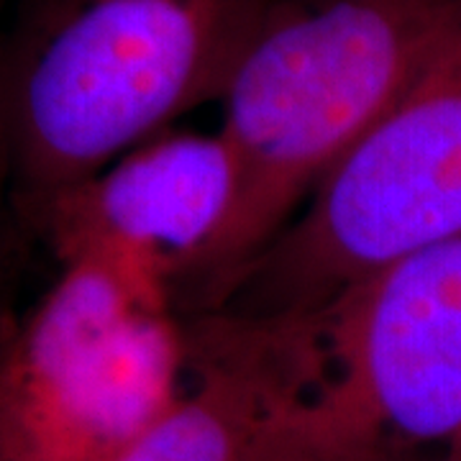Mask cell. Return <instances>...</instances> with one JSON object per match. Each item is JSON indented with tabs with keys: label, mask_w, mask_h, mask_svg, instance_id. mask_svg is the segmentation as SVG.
Returning <instances> with one entry per match:
<instances>
[{
	"label": "cell",
	"mask_w": 461,
	"mask_h": 461,
	"mask_svg": "<svg viewBox=\"0 0 461 461\" xmlns=\"http://www.w3.org/2000/svg\"><path fill=\"white\" fill-rule=\"evenodd\" d=\"M277 0H11L0 141L33 226L57 200L221 100Z\"/></svg>",
	"instance_id": "1"
},
{
	"label": "cell",
	"mask_w": 461,
	"mask_h": 461,
	"mask_svg": "<svg viewBox=\"0 0 461 461\" xmlns=\"http://www.w3.org/2000/svg\"><path fill=\"white\" fill-rule=\"evenodd\" d=\"M461 0H277L221 95L239 200L182 315L233 282L444 50Z\"/></svg>",
	"instance_id": "2"
},
{
	"label": "cell",
	"mask_w": 461,
	"mask_h": 461,
	"mask_svg": "<svg viewBox=\"0 0 461 461\" xmlns=\"http://www.w3.org/2000/svg\"><path fill=\"white\" fill-rule=\"evenodd\" d=\"M187 333L165 282L100 251L0 333V461H115L175 400Z\"/></svg>",
	"instance_id": "3"
},
{
	"label": "cell",
	"mask_w": 461,
	"mask_h": 461,
	"mask_svg": "<svg viewBox=\"0 0 461 461\" xmlns=\"http://www.w3.org/2000/svg\"><path fill=\"white\" fill-rule=\"evenodd\" d=\"M315 313L313 377L264 423L244 461H393L461 448V236Z\"/></svg>",
	"instance_id": "4"
},
{
	"label": "cell",
	"mask_w": 461,
	"mask_h": 461,
	"mask_svg": "<svg viewBox=\"0 0 461 461\" xmlns=\"http://www.w3.org/2000/svg\"><path fill=\"white\" fill-rule=\"evenodd\" d=\"M461 236V18L426 75L233 282L218 311L308 315Z\"/></svg>",
	"instance_id": "5"
},
{
	"label": "cell",
	"mask_w": 461,
	"mask_h": 461,
	"mask_svg": "<svg viewBox=\"0 0 461 461\" xmlns=\"http://www.w3.org/2000/svg\"><path fill=\"white\" fill-rule=\"evenodd\" d=\"M239 200V167L221 131L167 129L57 200L33 239L57 262L100 251L165 282L180 311Z\"/></svg>",
	"instance_id": "6"
},
{
	"label": "cell",
	"mask_w": 461,
	"mask_h": 461,
	"mask_svg": "<svg viewBox=\"0 0 461 461\" xmlns=\"http://www.w3.org/2000/svg\"><path fill=\"white\" fill-rule=\"evenodd\" d=\"M190 387L115 461H244L264 423L311 382L318 313L187 315Z\"/></svg>",
	"instance_id": "7"
},
{
	"label": "cell",
	"mask_w": 461,
	"mask_h": 461,
	"mask_svg": "<svg viewBox=\"0 0 461 461\" xmlns=\"http://www.w3.org/2000/svg\"><path fill=\"white\" fill-rule=\"evenodd\" d=\"M33 233L23 223L14 200V185H11V167L5 159V149L0 141V293L11 280L14 269L21 262V254L32 241Z\"/></svg>",
	"instance_id": "8"
},
{
	"label": "cell",
	"mask_w": 461,
	"mask_h": 461,
	"mask_svg": "<svg viewBox=\"0 0 461 461\" xmlns=\"http://www.w3.org/2000/svg\"><path fill=\"white\" fill-rule=\"evenodd\" d=\"M393 461H461V448H451V451H441V454H418V456Z\"/></svg>",
	"instance_id": "9"
},
{
	"label": "cell",
	"mask_w": 461,
	"mask_h": 461,
	"mask_svg": "<svg viewBox=\"0 0 461 461\" xmlns=\"http://www.w3.org/2000/svg\"><path fill=\"white\" fill-rule=\"evenodd\" d=\"M8 5H11V0H0V21H3V16H5Z\"/></svg>",
	"instance_id": "10"
}]
</instances>
